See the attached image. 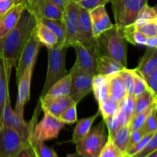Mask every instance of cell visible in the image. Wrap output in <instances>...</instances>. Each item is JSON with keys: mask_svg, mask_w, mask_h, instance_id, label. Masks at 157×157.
Instances as JSON below:
<instances>
[{"mask_svg": "<svg viewBox=\"0 0 157 157\" xmlns=\"http://www.w3.org/2000/svg\"><path fill=\"white\" fill-rule=\"evenodd\" d=\"M35 15L25 8L16 26L0 41V53L6 65L13 67L36 25Z\"/></svg>", "mask_w": 157, "mask_h": 157, "instance_id": "6da1fadb", "label": "cell"}, {"mask_svg": "<svg viewBox=\"0 0 157 157\" xmlns=\"http://www.w3.org/2000/svg\"><path fill=\"white\" fill-rule=\"evenodd\" d=\"M130 133V125L126 124V125H124L118 128L113 133V135L109 136L111 137L112 140H113V144L116 146L117 148L124 155H125V151L127 150Z\"/></svg>", "mask_w": 157, "mask_h": 157, "instance_id": "484cf974", "label": "cell"}, {"mask_svg": "<svg viewBox=\"0 0 157 157\" xmlns=\"http://www.w3.org/2000/svg\"><path fill=\"white\" fill-rule=\"evenodd\" d=\"M36 157H59L55 150L48 147L44 142H36L29 146Z\"/></svg>", "mask_w": 157, "mask_h": 157, "instance_id": "1f68e13d", "label": "cell"}, {"mask_svg": "<svg viewBox=\"0 0 157 157\" xmlns=\"http://www.w3.org/2000/svg\"><path fill=\"white\" fill-rule=\"evenodd\" d=\"M144 136V134L142 132V130H141L140 128L138 129V130H132V131H130L127 149L130 148V147H131L132 146H133L134 144H136V143L139 142V141L142 139Z\"/></svg>", "mask_w": 157, "mask_h": 157, "instance_id": "bcb514c9", "label": "cell"}, {"mask_svg": "<svg viewBox=\"0 0 157 157\" xmlns=\"http://www.w3.org/2000/svg\"><path fill=\"white\" fill-rule=\"evenodd\" d=\"M134 27L147 37L157 35V19L146 21Z\"/></svg>", "mask_w": 157, "mask_h": 157, "instance_id": "60d3db41", "label": "cell"}, {"mask_svg": "<svg viewBox=\"0 0 157 157\" xmlns=\"http://www.w3.org/2000/svg\"><path fill=\"white\" fill-rule=\"evenodd\" d=\"M103 121H104L106 127L108 129V136L113 135V133L122 126L129 124L124 113L120 110L113 116L103 119Z\"/></svg>", "mask_w": 157, "mask_h": 157, "instance_id": "f546056e", "label": "cell"}, {"mask_svg": "<svg viewBox=\"0 0 157 157\" xmlns=\"http://www.w3.org/2000/svg\"><path fill=\"white\" fill-rule=\"evenodd\" d=\"M120 77L122 79L125 86L126 90H127V94L133 95V69H127L125 67L122 71L118 72Z\"/></svg>", "mask_w": 157, "mask_h": 157, "instance_id": "ab89813d", "label": "cell"}, {"mask_svg": "<svg viewBox=\"0 0 157 157\" xmlns=\"http://www.w3.org/2000/svg\"><path fill=\"white\" fill-rule=\"evenodd\" d=\"M72 47L76 52V61L72 68L96 75L97 59L100 56L97 43L91 46H85L77 41Z\"/></svg>", "mask_w": 157, "mask_h": 157, "instance_id": "52a82bcc", "label": "cell"}, {"mask_svg": "<svg viewBox=\"0 0 157 157\" xmlns=\"http://www.w3.org/2000/svg\"><path fill=\"white\" fill-rule=\"evenodd\" d=\"M120 103L119 110L124 113L127 122L130 124L134 110L135 98L132 94H127Z\"/></svg>", "mask_w": 157, "mask_h": 157, "instance_id": "836d02e7", "label": "cell"}, {"mask_svg": "<svg viewBox=\"0 0 157 157\" xmlns=\"http://www.w3.org/2000/svg\"><path fill=\"white\" fill-rule=\"evenodd\" d=\"M25 9L30 11L36 18H48L62 19V12L51 0H23Z\"/></svg>", "mask_w": 157, "mask_h": 157, "instance_id": "7c38bea8", "label": "cell"}, {"mask_svg": "<svg viewBox=\"0 0 157 157\" xmlns=\"http://www.w3.org/2000/svg\"><path fill=\"white\" fill-rule=\"evenodd\" d=\"M115 24L120 28L133 25L148 0H111Z\"/></svg>", "mask_w": 157, "mask_h": 157, "instance_id": "5b68a950", "label": "cell"}, {"mask_svg": "<svg viewBox=\"0 0 157 157\" xmlns=\"http://www.w3.org/2000/svg\"><path fill=\"white\" fill-rule=\"evenodd\" d=\"M124 35L127 39V42L133 44V45H146V41H147V37L145 35L138 31L134 25H130L124 28Z\"/></svg>", "mask_w": 157, "mask_h": 157, "instance_id": "83f0119b", "label": "cell"}, {"mask_svg": "<svg viewBox=\"0 0 157 157\" xmlns=\"http://www.w3.org/2000/svg\"><path fill=\"white\" fill-rule=\"evenodd\" d=\"M108 98L121 102V100L127 94L125 86L119 74L115 73L107 75Z\"/></svg>", "mask_w": 157, "mask_h": 157, "instance_id": "ffe728a7", "label": "cell"}, {"mask_svg": "<svg viewBox=\"0 0 157 157\" xmlns=\"http://www.w3.org/2000/svg\"><path fill=\"white\" fill-rule=\"evenodd\" d=\"M35 32L41 44L47 47V48L55 47L58 44V39L56 35L38 20L35 25Z\"/></svg>", "mask_w": 157, "mask_h": 157, "instance_id": "603a6c76", "label": "cell"}, {"mask_svg": "<svg viewBox=\"0 0 157 157\" xmlns=\"http://www.w3.org/2000/svg\"><path fill=\"white\" fill-rule=\"evenodd\" d=\"M77 105L78 104L74 103L73 104L67 107L62 113L59 116L58 119L64 123V124H75L78 121V115H77Z\"/></svg>", "mask_w": 157, "mask_h": 157, "instance_id": "8d00e7d4", "label": "cell"}, {"mask_svg": "<svg viewBox=\"0 0 157 157\" xmlns=\"http://www.w3.org/2000/svg\"><path fill=\"white\" fill-rule=\"evenodd\" d=\"M143 78L147 84L148 90L152 95L157 99V70L147 76L143 77Z\"/></svg>", "mask_w": 157, "mask_h": 157, "instance_id": "ee69618b", "label": "cell"}, {"mask_svg": "<svg viewBox=\"0 0 157 157\" xmlns=\"http://www.w3.org/2000/svg\"><path fill=\"white\" fill-rule=\"evenodd\" d=\"M64 124L58 117L44 113L42 119L35 124L31 133L29 145L36 142H45L51 140L57 139L61 130L64 128Z\"/></svg>", "mask_w": 157, "mask_h": 157, "instance_id": "8992f818", "label": "cell"}, {"mask_svg": "<svg viewBox=\"0 0 157 157\" xmlns=\"http://www.w3.org/2000/svg\"><path fill=\"white\" fill-rule=\"evenodd\" d=\"M38 21L44 25L49 30L52 31L57 36L58 39V43H64L65 40V30L62 21L59 20L52 19L48 18H36Z\"/></svg>", "mask_w": 157, "mask_h": 157, "instance_id": "4316f807", "label": "cell"}, {"mask_svg": "<svg viewBox=\"0 0 157 157\" xmlns=\"http://www.w3.org/2000/svg\"><path fill=\"white\" fill-rule=\"evenodd\" d=\"M24 147L21 137L13 128L0 125V157H16Z\"/></svg>", "mask_w": 157, "mask_h": 157, "instance_id": "30bf717a", "label": "cell"}, {"mask_svg": "<svg viewBox=\"0 0 157 157\" xmlns=\"http://www.w3.org/2000/svg\"><path fill=\"white\" fill-rule=\"evenodd\" d=\"M36 61L32 63L25 70L22 76L18 82V96H17L16 104L14 111L24 117V108L26 103L30 99L31 82H32V75L35 69Z\"/></svg>", "mask_w": 157, "mask_h": 157, "instance_id": "4fadbf2b", "label": "cell"}, {"mask_svg": "<svg viewBox=\"0 0 157 157\" xmlns=\"http://www.w3.org/2000/svg\"><path fill=\"white\" fill-rule=\"evenodd\" d=\"M40 106L44 113H48L55 117L60 115L74 101L69 96L65 97H40Z\"/></svg>", "mask_w": 157, "mask_h": 157, "instance_id": "5bb4252c", "label": "cell"}, {"mask_svg": "<svg viewBox=\"0 0 157 157\" xmlns=\"http://www.w3.org/2000/svg\"><path fill=\"white\" fill-rule=\"evenodd\" d=\"M98 157H126L113 144L111 137L107 136V142L101 150Z\"/></svg>", "mask_w": 157, "mask_h": 157, "instance_id": "d590c367", "label": "cell"}, {"mask_svg": "<svg viewBox=\"0 0 157 157\" xmlns=\"http://www.w3.org/2000/svg\"><path fill=\"white\" fill-rule=\"evenodd\" d=\"M135 69L142 78L157 70V48L147 47L145 53Z\"/></svg>", "mask_w": 157, "mask_h": 157, "instance_id": "d6986e66", "label": "cell"}, {"mask_svg": "<svg viewBox=\"0 0 157 157\" xmlns=\"http://www.w3.org/2000/svg\"><path fill=\"white\" fill-rule=\"evenodd\" d=\"M21 0H0V17Z\"/></svg>", "mask_w": 157, "mask_h": 157, "instance_id": "7dc6e473", "label": "cell"}, {"mask_svg": "<svg viewBox=\"0 0 157 157\" xmlns=\"http://www.w3.org/2000/svg\"><path fill=\"white\" fill-rule=\"evenodd\" d=\"M100 55L108 56L127 66V41L124 29L113 25L111 29L96 38Z\"/></svg>", "mask_w": 157, "mask_h": 157, "instance_id": "7a4b0ae2", "label": "cell"}, {"mask_svg": "<svg viewBox=\"0 0 157 157\" xmlns=\"http://www.w3.org/2000/svg\"><path fill=\"white\" fill-rule=\"evenodd\" d=\"M156 110L157 106L153 109L151 113L149 114V116L146 119L145 122L140 127L141 130L144 135L156 131Z\"/></svg>", "mask_w": 157, "mask_h": 157, "instance_id": "74e56055", "label": "cell"}, {"mask_svg": "<svg viewBox=\"0 0 157 157\" xmlns=\"http://www.w3.org/2000/svg\"><path fill=\"white\" fill-rule=\"evenodd\" d=\"M71 1H73V2H78L79 1H81V0H71Z\"/></svg>", "mask_w": 157, "mask_h": 157, "instance_id": "db71d44e", "label": "cell"}, {"mask_svg": "<svg viewBox=\"0 0 157 157\" xmlns=\"http://www.w3.org/2000/svg\"><path fill=\"white\" fill-rule=\"evenodd\" d=\"M157 101V99L154 98L150 93V90H147L141 94L140 96L135 98L134 110H133V117L136 116L138 113L148 108L153 103Z\"/></svg>", "mask_w": 157, "mask_h": 157, "instance_id": "f1b7e54d", "label": "cell"}, {"mask_svg": "<svg viewBox=\"0 0 157 157\" xmlns=\"http://www.w3.org/2000/svg\"><path fill=\"white\" fill-rule=\"evenodd\" d=\"M111 0H81L77 2V4L89 12L98 6H105Z\"/></svg>", "mask_w": 157, "mask_h": 157, "instance_id": "f6af8a7d", "label": "cell"}, {"mask_svg": "<svg viewBox=\"0 0 157 157\" xmlns=\"http://www.w3.org/2000/svg\"><path fill=\"white\" fill-rule=\"evenodd\" d=\"M155 132H156V131H155ZM155 132L144 135V136H143L142 139H141L139 142L136 143V144H134L133 146H132V147H130V148L127 149L125 151V156L126 157H131V156H133V155L136 154V153H137L139 151H140V150H142V149L144 148L146 145H147V143L150 141V140L151 139L152 136H153V133H154Z\"/></svg>", "mask_w": 157, "mask_h": 157, "instance_id": "b9f144b4", "label": "cell"}, {"mask_svg": "<svg viewBox=\"0 0 157 157\" xmlns=\"http://www.w3.org/2000/svg\"><path fill=\"white\" fill-rule=\"evenodd\" d=\"M78 153L77 152H75V153H70V154H67V156L66 157H78Z\"/></svg>", "mask_w": 157, "mask_h": 157, "instance_id": "f5cc1de1", "label": "cell"}, {"mask_svg": "<svg viewBox=\"0 0 157 157\" xmlns=\"http://www.w3.org/2000/svg\"><path fill=\"white\" fill-rule=\"evenodd\" d=\"M68 73L71 75L69 97L74 103L78 104L83 98L92 92V82L95 75L75 68L71 69Z\"/></svg>", "mask_w": 157, "mask_h": 157, "instance_id": "9c48e42d", "label": "cell"}, {"mask_svg": "<svg viewBox=\"0 0 157 157\" xmlns=\"http://www.w3.org/2000/svg\"><path fill=\"white\" fill-rule=\"evenodd\" d=\"M122 64L113 58L105 55H100L97 59L96 74L102 75H110L117 73L125 68Z\"/></svg>", "mask_w": 157, "mask_h": 157, "instance_id": "44dd1931", "label": "cell"}, {"mask_svg": "<svg viewBox=\"0 0 157 157\" xmlns=\"http://www.w3.org/2000/svg\"><path fill=\"white\" fill-rule=\"evenodd\" d=\"M156 106H157V101L153 103V104H152L148 108L146 109L145 110L142 111L141 113H138V114L136 115V116L133 117L131 121H130V124H129V125H130V131H132V130H138V129L140 128V127L143 126V124H144V123L145 122L147 117H148L149 114L151 113L153 109L155 107H156Z\"/></svg>", "mask_w": 157, "mask_h": 157, "instance_id": "e575fe53", "label": "cell"}, {"mask_svg": "<svg viewBox=\"0 0 157 157\" xmlns=\"http://www.w3.org/2000/svg\"><path fill=\"white\" fill-rule=\"evenodd\" d=\"M92 92L94 94L95 100L98 104L108 98L107 76L102 75H96L93 78L92 82Z\"/></svg>", "mask_w": 157, "mask_h": 157, "instance_id": "cb8c5ba5", "label": "cell"}, {"mask_svg": "<svg viewBox=\"0 0 157 157\" xmlns=\"http://www.w3.org/2000/svg\"><path fill=\"white\" fill-rule=\"evenodd\" d=\"M12 69V67L6 65L4 58L0 53V125L2 124V116L6 96L9 93V84Z\"/></svg>", "mask_w": 157, "mask_h": 157, "instance_id": "ac0fdd59", "label": "cell"}, {"mask_svg": "<svg viewBox=\"0 0 157 157\" xmlns=\"http://www.w3.org/2000/svg\"><path fill=\"white\" fill-rule=\"evenodd\" d=\"M25 8L23 1H19L0 17V41L16 26Z\"/></svg>", "mask_w": 157, "mask_h": 157, "instance_id": "9a60e30c", "label": "cell"}, {"mask_svg": "<svg viewBox=\"0 0 157 157\" xmlns=\"http://www.w3.org/2000/svg\"><path fill=\"white\" fill-rule=\"evenodd\" d=\"M89 15L91 21L93 35L95 38L113 26L106 11L105 6H98L89 11Z\"/></svg>", "mask_w": 157, "mask_h": 157, "instance_id": "2e32d148", "label": "cell"}, {"mask_svg": "<svg viewBox=\"0 0 157 157\" xmlns=\"http://www.w3.org/2000/svg\"><path fill=\"white\" fill-rule=\"evenodd\" d=\"M99 114V112H98L95 114L88 117L82 118V119L77 121V124L75 126V130H74L73 135H72L71 142L73 144H76L78 141L81 140L89 133L92 126H93L94 122L98 118Z\"/></svg>", "mask_w": 157, "mask_h": 157, "instance_id": "7402d4cb", "label": "cell"}, {"mask_svg": "<svg viewBox=\"0 0 157 157\" xmlns=\"http://www.w3.org/2000/svg\"><path fill=\"white\" fill-rule=\"evenodd\" d=\"M68 48L65 43H58L55 47L47 48L48 53V64L45 81L40 97L45 95L55 83L67 75L66 53Z\"/></svg>", "mask_w": 157, "mask_h": 157, "instance_id": "3957f363", "label": "cell"}, {"mask_svg": "<svg viewBox=\"0 0 157 157\" xmlns=\"http://www.w3.org/2000/svg\"><path fill=\"white\" fill-rule=\"evenodd\" d=\"M51 1H52V2H53L54 4L61 11V12H63L66 4H67V2H68L69 0H51Z\"/></svg>", "mask_w": 157, "mask_h": 157, "instance_id": "f907efd6", "label": "cell"}, {"mask_svg": "<svg viewBox=\"0 0 157 157\" xmlns=\"http://www.w3.org/2000/svg\"><path fill=\"white\" fill-rule=\"evenodd\" d=\"M41 42L35 35V29H34L33 32L23 48L19 58L17 61L16 65H15V71H16L15 72V79H16L17 84L22 76L25 70L32 63L36 61L38 52L41 48Z\"/></svg>", "mask_w": 157, "mask_h": 157, "instance_id": "8fae6325", "label": "cell"}, {"mask_svg": "<svg viewBox=\"0 0 157 157\" xmlns=\"http://www.w3.org/2000/svg\"><path fill=\"white\" fill-rule=\"evenodd\" d=\"M157 150V131L153 133V136H152L151 139L150 140L148 143L147 144V145L140 150V151L138 152L137 153H136L135 155H133L131 157H146L148 156L149 154H150L151 153H153L154 150Z\"/></svg>", "mask_w": 157, "mask_h": 157, "instance_id": "7bdbcfd3", "label": "cell"}, {"mask_svg": "<svg viewBox=\"0 0 157 157\" xmlns=\"http://www.w3.org/2000/svg\"><path fill=\"white\" fill-rule=\"evenodd\" d=\"M98 112L102 116L103 119L113 116L115 113H117L120 109V103L109 98L98 104Z\"/></svg>", "mask_w": 157, "mask_h": 157, "instance_id": "4dcf8cb0", "label": "cell"}, {"mask_svg": "<svg viewBox=\"0 0 157 157\" xmlns=\"http://www.w3.org/2000/svg\"><path fill=\"white\" fill-rule=\"evenodd\" d=\"M107 140L106 125L102 121L91 127L89 133L76 144V152L81 157H98Z\"/></svg>", "mask_w": 157, "mask_h": 157, "instance_id": "277c9868", "label": "cell"}, {"mask_svg": "<svg viewBox=\"0 0 157 157\" xmlns=\"http://www.w3.org/2000/svg\"><path fill=\"white\" fill-rule=\"evenodd\" d=\"M145 46L151 48H157V35L147 37Z\"/></svg>", "mask_w": 157, "mask_h": 157, "instance_id": "681fc988", "label": "cell"}, {"mask_svg": "<svg viewBox=\"0 0 157 157\" xmlns=\"http://www.w3.org/2000/svg\"><path fill=\"white\" fill-rule=\"evenodd\" d=\"M71 83V75L70 73H68L62 78L58 80L56 83H55L48 90L45 95L49 97L69 96Z\"/></svg>", "mask_w": 157, "mask_h": 157, "instance_id": "d4e9b609", "label": "cell"}, {"mask_svg": "<svg viewBox=\"0 0 157 157\" xmlns=\"http://www.w3.org/2000/svg\"><path fill=\"white\" fill-rule=\"evenodd\" d=\"M157 19V10L156 6H150L148 3L145 5L144 7L141 9L140 12L138 14V16L136 18V21L133 23L135 26L139 25L142 23L146 21H151V20Z\"/></svg>", "mask_w": 157, "mask_h": 157, "instance_id": "d6a6232c", "label": "cell"}, {"mask_svg": "<svg viewBox=\"0 0 157 157\" xmlns=\"http://www.w3.org/2000/svg\"><path fill=\"white\" fill-rule=\"evenodd\" d=\"M65 30L64 43L72 47L78 41L79 28V6L75 2L69 0L62 12V19Z\"/></svg>", "mask_w": 157, "mask_h": 157, "instance_id": "ba28073f", "label": "cell"}, {"mask_svg": "<svg viewBox=\"0 0 157 157\" xmlns=\"http://www.w3.org/2000/svg\"><path fill=\"white\" fill-rule=\"evenodd\" d=\"M21 1H23V0H21Z\"/></svg>", "mask_w": 157, "mask_h": 157, "instance_id": "11a10c76", "label": "cell"}, {"mask_svg": "<svg viewBox=\"0 0 157 157\" xmlns=\"http://www.w3.org/2000/svg\"><path fill=\"white\" fill-rule=\"evenodd\" d=\"M78 41L85 46H91L97 43L92 31L89 12L79 6V28Z\"/></svg>", "mask_w": 157, "mask_h": 157, "instance_id": "e0dca14e", "label": "cell"}, {"mask_svg": "<svg viewBox=\"0 0 157 157\" xmlns=\"http://www.w3.org/2000/svg\"><path fill=\"white\" fill-rule=\"evenodd\" d=\"M16 157H36L29 147H24L18 153Z\"/></svg>", "mask_w": 157, "mask_h": 157, "instance_id": "c3c4849f", "label": "cell"}, {"mask_svg": "<svg viewBox=\"0 0 157 157\" xmlns=\"http://www.w3.org/2000/svg\"><path fill=\"white\" fill-rule=\"evenodd\" d=\"M133 95L135 98H137L138 96L144 93L145 90H148L147 84L144 78L141 77L137 72L136 69H133Z\"/></svg>", "mask_w": 157, "mask_h": 157, "instance_id": "f35d334b", "label": "cell"}, {"mask_svg": "<svg viewBox=\"0 0 157 157\" xmlns=\"http://www.w3.org/2000/svg\"><path fill=\"white\" fill-rule=\"evenodd\" d=\"M146 157H157V150H154L153 153H151L150 154H149L148 156Z\"/></svg>", "mask_w": 157, "mask_h": 157, "instance_id": "816d5d0a", "label": "cell"}]
</instances>
